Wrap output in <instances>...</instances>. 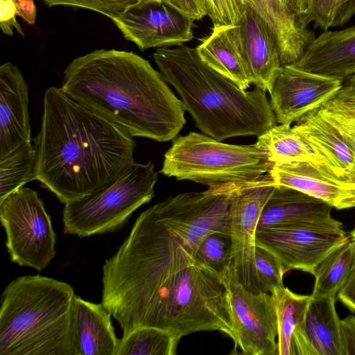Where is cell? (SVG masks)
Segmentation results:
<instances>
[{
  "label": "cell",
  "mask_w": 355,
  "mask_h": 355,
  "mask_svg": "<svg viewBox=\"0 0 355 355\" xmlns=\"http://www.w3.org/2000/svg\"><path fill=\"white\" fill-rule=\"evenodd\" d=\"M224 279L201 262L159 221L152 207L103 266L101 304L123 336L139 327L177 338L218 331L233 340Z\"/></svg>",
  "instance_id": "obj_1"
},
{
  "label": "cell",
  "mask_w": 355,
  "mask_h": 355,
  "mask_svg": "<svg viewBox=\"0 0 355 355\" xmlns=\"http://www.w3.org/2000/svg\"><path fill=\"white\" fill-rule=\"evenodd\" d=\"M34 143L36 180L64 205L101 189L135 162L136 143L128 130L54 86L45 92Z\"/></svg>",
  "instance_id": "obj_2"
},
{
  "label": "cell",
  "mask_w": 355,
  "mask_h": 355,
  "mask_svg": "<svg viewBox=\"0 0 355 355\" xmlns=\"http://www.w3.org/2000/svg\"><path fill=\"white\" fill-rule=\"evenodd\" d=\"M60 87L132 137L168 141L187 122L182 101L132 51L97 49L79 56L64 69Z\"/></svg>",
  "instance_id": "obj_3"
},
{
  "label": "cell",
  "mask_w": 355,
  "mask_h": 355,
  "mask_svg": "<svg viewBox=\"0 0 355 355\" xmlns=\"http://www.w3.org/2000/svg\"><path fill=\"white\" fill-rule=\"evenodd\" d=\"M153 59L165 81L180 96L185 110L204 134L222 141L260 136L275 125L266 92L241 89L207 65L196 48H158Z\"/></svg>",
  "instance_id": "obj_4"
},
{
  "label": "cell",
  "mask_w": 355,
  "mask_h": 355,
  "mask_svg": "<svg viewBox=\"0 0 355 355\" xmlns=\"http://www.w3.org/2000/svg\"><path fill=\"white\" fill-rule=\"evenodd\" d=\"M76 295L68 283L40 275L10 282L1 297L0 355H74Z\"/></svg>",
  "instance_id": "obj_5"
},
{
  "label": "cell",
  "mask_w": 355,
  "mask_h": 355,
  "mask_svg": "<svg viewBox=\"0 0 355 355\" xmlns=\"http://www.w3.org/2000/svg\"><path fill=\"white\" fill-rule=\"evenodd\" d=\"M274 164L257 143L228 144L190 132L173 139L160 172L178 180L213 187L255 180L269 173Z\"/></svg>",
  "instance_id": "obj_6"
},
{
  "label": "cell",
  "mask_w": 355,
  "mask_h": 355,
  "mask_svg": "<svg viewBox=\"0 0 355 355\" xmlns=\"http://www.w3.org/2000/svg\"><path fill=\"white\" fill-rule=\"evenodd\" d=\"M157 178L150 161L134 162L101 189L65 204L64 233L82 238L119 231L136 209L154 197Z\"/></svg>",
  "instance_id": "obj_7"
},
{
  "label": "cell",
  "mask_w": 355,
  "mask_h": 355,
  "mask_svg": "<svg viewBox=\"0 0 355 355\" xmlns=\"http://www.w3.org/2000/svg\"><path fill=\"white\" fill-rule=\"evenodd\" d=\"M0 218L10 261L44 270L56 255V234L37 192L21 187L11 193L0 201Z\"/></svg>",
  "instance_id": "obj_8"
},
{
  "label": "cell",
  "mask_w": 355,
  "mask_h": 355,
  "mask_svg": "<svg viewBox=\"0 0 355 355\" xmlns=\"http://www.w3.org/2000/svg\"><path fill=\"white\" fill-rule=\"evenodd\" d=\"M234 184L170 196L153 207L170 234L196 255L207 236L216 233L230 235L229 205Z\"/></svg>",
  "instance_id": "obj_9"
},
{
  "label": "cell",
  "mask_w": 355,
  "mask_h": 355,
  "mask_svg": "<svg viewBox=\"0 0 355 355\" xmlns=\"http://www.w3.org/2000/svg\"><path fill=\"white\" fill-rule=\"evenodd\" d=\"M349 238L343 225L333 218L258 229L255 242L278 258L285 273L297 269L314 275L322 261Z\"/></svg>",
  "instance_id": "obj_10"
},
{
  "label": "cell",
  "mask_w": 355,
  "mask_h": 355,
  "mask_svg": "<svg viewBox=\"0 0 355 355\" xmlns=\"http://www.w3.org/2000/svg\"><path fill=\"white\" fill-rule=\"evenodd\" d=\"M276 184L268 173L235 183L229 205L232 241L231 268L238 281L253 293L261 292L256 275V232L262 210Z\"/></svg>",
  "instance_id": "obj_11"
},
{
  "label": "cell",
  "mask_w": 355,
  "mask_h": 355,
  "mask_svg": "<svg viewBox=\"0 0 355 355\" xmlns=\"http://www.w3.org/2000/svg\"><path fill=\"white\" fill-rule=\"evenodd\" d=\"M230 306L235 347L245 355H278L277 322L269 293H253L230 268L223 281Z\"/></svg>",
  "instance_id": "obj_12"
},
{
  "label": "cell",
  "mask_w": 355,
  "mask_h": 355,
  "mask_svg": "<svg viewBox=\"0 0 355 355\" xmlns=\"http://www.w3.org/2000/svg\"><path fill=\"white\" fill-rule=\"evenodd\" d=\"M111 20L141 51L180 46L193 37L194 20L165 0H141Z\"/></svg>",
  "instance_id": "obj_13"
},
{
  "label": "cell",
  "mask_w": 355,
  "mask_h": 355,
  "mask_svg": "<svg viewBox=\"0 0 355 355\" xmlns=\"http://www.w3.org/2000/svg\"><path fill=\"white\" fill-rule=\"evenodd\" d=\"M344 82L307 71L293 64L282 66L270 92L276 121L291 125L331 100Z\"/></svg>",
  "instance_id": "obj_14"
},
{
  "label": "cell",
  "mask_w": 355,
  "mask_h": 355,
  "mask_svg": "<svg viewBox=\"0 0 355 355\" xmlns=\"http://www.w3.org/2000/svg\"><path fill=\"white\" fill-rule=\"evenodd\" d=\"M293 128L320 161L321 169L340 181L355 183V152L320 108L300 119Z\"/></svg>",
  "instance_id": "obj_15"
},
{
  "label": "cell",
  "mask_w": 355,
  "mask_h": 355,
  "mask_svg": "<svg viewBox=\"0 0 355 355\" xmlns=\"http://www.w3.org/2000/svg\"><path fill=\"white\" fill-rule=\"evenodd\" d=\"M28 86L19 67L0 66V158L31 141Z\"/></svg>",
  "instance_id": "obj_16"
},
{
  "label": "cell",
  "mask_w": 355,
  "mask_h": 355,
  "mask_svg": "<svg viewBox=\"0 0 355 355\" xmlns=\"http://www.w3.org/2000/svg\"><path fill=\"white\" fill-rule=\"evenodd\" d=\"M336 297L311 296L302 321L295 328L290 355H345Z\"/></svg>",
  "instance_id": "obj_17"
},
{
  "label": "cell",
  "mask_w": 355,
  "mask_h": 355,
  "mask_svg": "<svg viewBox=\"0 0 355 355\" xmlns=\"http://www.w3.org/2000/svg\"><path fill=\"white\" fill-rule=\"evenodd\" d=\"M268 173L276 185L296 189L337 209L355 207V183L337 180L321 169L318 163L275 164Z\"/></svg>",
  "instance_id": "obj_18"
},
{
  "label": "cell",
  "mask_w": 355,
  "mask_h": 355,
  "mask_svg": "<svg viewBox=\"0 0 355 355\" xmlns=\"http://www.w3.org/2000/svg\"><path fill=\"white\" fill-rule=\"evenodd\" d=\"M249 69L251 83L271 92L282 67L279 52L266 24L247 1L236 24Z\"/></svg>",
  "instance_id": "obj_19"
},
{
  "label": "cell",
  "mask_w": 355,
  "mask_h": 355,
  "mask_svg": "<svg viewBox=\"0 0 355 355\" xmlns=\"http://www.w3.org/2000/svg\"><path fill=\"white\" fill-rule=\"evenodd\" d=\"M248 2L266 24L276 44L282 66L297 62L315 39L306 15L295 12L282 0Z\"/></svg>",
  "instance_id": "obj_20"
},
{
  "label": "cell",
  "mask_w": 355,
  "mask_h": 355,
  "mask_svg": "<svg viewBox=\"0 0 355 355\" xmlns=\"http://www.w3.org/2000/svg\"><path fill=\"white\" fill-rule=\"evenodd\" d=\"M293 65L343 82L355 76V26L324 31Z\"/></svg>",
  "instance_id": "obj_21"
},
{
  "label": "cell",
  "mask_w": 355,
  "mask_h": 355,
  "mask_svg": "<svg viewBox=\"0 0 355 355\" xmlns=\"http://www.w3.org/2000/svg\"><path fill=\"white\" fill-rule=\"evenodd\" d=\"M111 314L101 304L76 295L73 307L74 355H117L119 341Z\"/></svg>",
  "instance_id": "obj_22"
},
{
  "label": "cell",
  "mask_w": 355,
  "mask_h": 355,
  "mask_svg": "<svg viewBox=\"0 0 355 355\" xmlns=\"http://www.w3.org/2000/svg\"><path fill=\"white\" fill-rule=\"evenodd\" d=\"M196 49L207 65L243 90L252 84L237 25H214L211 35Z\"/></svg>",
  "instance_id": "obj_23"
},
{
  "label": "cell",
  "mask_w": 355,
  "mask_h": 355,
  "mask_svg": "<svg viewBox=\"0 0 355 355\" xmlns=\"http://www.w3.org/2000/svg\"><path fill=\"white\" fill-rule=\"evenodd\" d=\"M332 207L294 189L276 185L260 216L257 230L331 220Z\"/></svg>",
  "instance_id": "obj_24"
},
{
  "label": "cell",
  "mask_w": 355,
  "mask_h": 355,
  "mask_svg": "<svg viewBox=\"0 0 355 355\" xmlns=\"http://www.w3.org/2000/svg\"><path fill=\"white\" fill-rule=\"evenodd\" d=\"M354 268L355 243L349 236L334 249L316 268L311 297H336Z\"/></svg>",
  "instance_id": "obj_25"
},
{
  "label": "cell",
  "mask_w": 355,
  "mask_h": 355,
  "mask_svg": "<svg viewBox=\"0 0 355 355\" xmlns=\"http://www.w3.org/2000/svg\"><path fill=\"white\" fill-rule=\"evenodd\" d=\"M274 164L293 162L320 163L302 137L288 124L275 125L256 142Z\"/></svg>",
  "instance_id": "obj_26"
},
{
  "label": "cell",
  "mask_w": 355,
  "mask_h": 355,
  "mask_svg": "<svg viewBox=\"0 0 355 355\" xmlns=\"http://www.w3.org/2000/svg\"><path fill=\"white\" fill-rule=\"evenodd\" d=\"M270 293L277 316L278 355H290L294 331L304 319L311 295L294 293L284 286Z\"/></svg>",
  "instance_id": "obj_27"
},
{
  "label": "cell",
  "mask_w": 355,
  "mask_h": 355,
  "mask_svg": "<svg viewBox=\"0 0 355 355\" xmlns=\"http://www.w3.org/2000/svg\"><path fill=\"white\" fill-rule=\"evenodd\" d=\"M37 152L27 141L0 158V201L36 180Z\"/></svg>",
  "instance_id": "obj_28"
},
{
  "label": "cell",
  "mask_w": 355,
  "mask_h": 355,
  "mask_svg": "<svg viewBox=\"0 0 355 355\" xmlns=\"http://www.w3.org/2000/svg\"><path fill=\"white\" fill-rule=\"evenodd\" d=\"M180 339L153 327H139L120 339L117 355H175Z\"/></svg>",
  "instance_id": "obj_29"
},
{
  "label": "cell",
  "mask_w": 355,
  "mask_h": 355,
  "mask_svg": "<svg viewBox=\"0 0 355 355\" xmlns=\"http://www.w3.org/2000/svg\"><path fill=\"white\" fill-rule=\"evenodd\" d=\"M307 19L323 31L342 26L355 16V0H308Z\"/></svg>",
  "instance_id": "obj_30"
},
{
  "label": "cell",
  "mask_w": 355,
  "mask_h": 355,
  "mask_svg": "<svg viewBox=\"0 0 355 355\" xmlns=\"http://www.w3.org/2000/svg\"><path fill=\"white\" fill-rule=\"evenodd\" d=\"M195 256L224 279L232 262L230 235L216 233L207 236Z\"/></svg>",
  "instance_id": "obj_31"
},
{
  "label": "cell",
  "mask_w": 355,
  "mask_h": 355,
  "mask_svg": "<svg viewBox=\"0 0 355 355\" xmlns=\"http://www.w3.org/2000/svg\"><path fill=\"white\" fill-rule=\"evenodd\" d=\"M255 267L258 285L261 292L271 293L275 288L284 286L285 274L278 258L270 251L256 246Z\"/></svg>",
  "instance_id": "obj_32"
},
{
  "label": "cell",
  "mask_w": 355,
  "mask_h": 355,
  "mask_svg": "<svg viewBox=\"0 0 355 355\" xmlns=\"http://www.w3.org/2000/svg\"><path fill=\"white\" fill-rule=\"evenodd\" d=\"M141 0H43L47 7L70 6L88 9L112 19Z\"/></svg>",
  "instance_id": "obj_33"
},
{
  "label": "cell",
  "mask_w": 355,
  "mask_h": 355,
  "mask_svg": "<svg viewBox=\"0 0 355 355\" xmlns=\"http://www.w3.org/2000/svg\"><path fill=\"white\" fill-rule=\"evenodd\" d=\"M207 15L214 25H236L243 7L242 0H206Z\"/></svg>",
  "instance_id": "obj_34"
},
{
  "label": "cell",
  "mask_w": 355,
  "mask_h": 355,
  "mask_svg": "<svg viewBox=\"0 0 355 355\" xmlns=\"http://www.w3.org/2000/svg\"><path fill=\"white\" fill-rule=\"evenodd\" d=\"M320 109L355 120V87L343 84L342 89Z\"/></svg>",
  "instance_id": "obj_35"
},
{
  "label": "cell",
  "mask_w": 355,
  "mask_h": 355,
  "mask_svg": "<svg viewBox=\"0 0 355 355\" xmlns=\"http://www.w3.org/2000/svg\"><path fill=\"white\" fill-rule=\"evenodd\" d=\"M0 28L8 35H13L14 30L24 36L21 25L17 20V9L12 0H0Z\"/></svg>",
  "instance_id": "obj_36"
},
{
  "label": "cell",
  "mask_w": 355,
  "mask_h": 355,
  "mask_svg": "<svg viewBox=\"0 0 355 355\" xmlns=\"http://www.w3.org/2000/svg\"><path fill=\"white\" fill-rule=\"evenodd\" d=\"M320 111L338 129L347 144L355 152V120L324 111L320 108Z\"/></svg>",
  "instance_id": "obj_37"
},
{
  "label": "cell",
  "mask_w": 355,
  "mask_h": 355,
  "mask_svg": "<svg viewBox=\"0 0 355 355\" xmlns=\"http://www.w3.org/2000/svg\"><path fill=\"white\" fill-rule=\"evenodd\" d=\"M189 15L194 21L207 15L206 0H165Z\"/></svg>",
  "instance_id": "obj_38"
},
{
  "label": "cell",
  "mask_w": 355,
  "mask_h": 355,
  "mask_svg": "<svg viewBox=\"0 0 355 355\" xmlns=\"http://www.w3.org/2000/svg\"><path fill=\"white\" fill-rule=\"evenodd\" d=\"M340 326L345 355H355V316L340 320Z\"/></svg>",
  "instance_id": "obj_39"
},
{
  "label": "cell",
  "mask_w": 355,
  "mask_h": 355,
  "mask_svg": "<svg viewBox=\"0 0 355 355\" xmlns=\"http://www.w3.org/2000/svg\"><path fill=\"white\" fill-rule=\"evenodd\" d=\"M338 300L355 312V268L337 293Z\"/></svg>",
  "instance_id": "obj_40"
},
{
  "label": "cell",
  "mask_w": 355,
  "mask_h": 355,
  "mask_svg": "<svg viewBox=\"0 0 355 355\" xmlns=\"http://www.w3.org/2000/svg\"><path fill=\"white\" fill-rule=\"evenodd\" d=\"M17 14L30 25L35 23L37 10L33 0H12Z\"/></svg>",
  "instance_id": "obj_41"
},
{
  "label": "cell",
  "mask_w": 355,
  "mask_h": 355,
  "mask_svg": "<svg viewBox=\"0 0 355 355\" xmlns=\"http://www.w3.org/2000/svg\"><path fill=\"white\" fill-rule=\"evenodd\" d=\"M284 3L296 13L306 15L308 0H282ZM307 17V15H306Z\"/></svg>",
  "instance_id": "obj_42"
},
{
  "label": "cell",
  "mask_w": 355,
  "mask_h": 355,
  "mask_svg": "<svg viewBox=\"0 0 355 355\" xmlns=\"http://www.w3.org/2000/svg\"><path fill=\"white\" fill-rule=\"evenodd\" d=\"M345 82V83H344V85L355 87V76L351 77L350 78H349L348 80H347Z\"/></svg>",
  "instance_id": "obj_43"
},
{
  "label": "cell",
  "mask_w": 355,
  "mask_h": 355,
  "mask_svg": "<svg viewBox=\"0 0 355 355\" xmlns=\"http://www.w3.org/2000/svg\"><path fill=\"white\" fill-rule=\"evenodd\" d=\"M351 239L355 243V235H349Z\"/></svg>",
  "instance_id": "obj_44"
},
{
  "label": "cell",
  "mask_w": 355,
  "mask_h": 355,
  "mask_svg": "<svg viewBox=\"0 0 355 355\" xmlns=\"http://www.w3.org/2000/svg\"><path fill=\"white\" fill-rule=\"evenodd\" d=\"M350 235H355V228L350 232Z\"/></svg>",
  "instance_id": "obj_45"
}]
</instances>
